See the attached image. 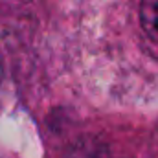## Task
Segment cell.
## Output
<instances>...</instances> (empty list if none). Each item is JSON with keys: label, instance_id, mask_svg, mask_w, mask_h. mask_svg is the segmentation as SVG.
Returning <instances> with one entry per match:
<instances>
[{"label": "cell", "instance_id": "cell-1", "mask_svg": "<svg viewBox=\"0 0 158 158\" xmlns=\"http://www.w3.org/2000/svg\"><path fill=\"white\" fill-rule=\"evenodd\" d=\"M140 22L147 39L158 50V0H142Z\"/></svg>", "mask_w": 158, "mask_h": 158}, {"label": "cell", "instance_id": "cell-2", "mask_svg": "<svg viewBox=\"0 0 158 158\" xmlns=\"http://www.w3.org/2000/svg\"><path fill=\"white\" fill-rule=\"evenodd\" d=\"M66 158H116V156L110 153V149L103 142L88 138V140L77 142L70 149V153H68Z\"/></svg>", "mask_w": 158, "mask_h": 158}]
</instances>
